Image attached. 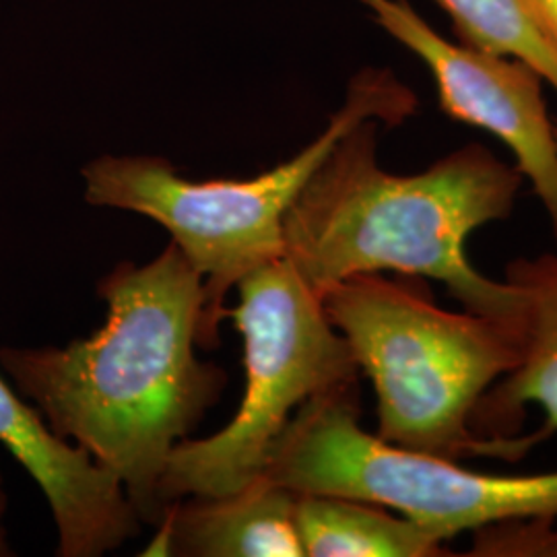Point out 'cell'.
I'll use <instances>...</instances> for the list:
<instances>
[{"label": "cell", "mask_w": 557, "mask_h": 557, "mask_svg": "<svg viewBox=\"0 0 557 557\" xmlns=\"http://www.w3.org/2000/svg\"><path fill=\"white\" fill-rule=\"evenodd\" d=\"M469 48L527 62L557 91V52L522 0H434Z\"/></svg>", "instance_id": "12"}, {"label": "cell", "mask_w": 557, "mask_h": 557, "mask_svg": "<svg viewBox=\"0 0 557 557\" xmlns=\"http://www.w3.org/2000/svg\"><path fill=\"white\" fill-rule=\"evenodd\" d=\"M372 20L432 73L440 110L481 128L515 156L518 172L541 200L557 242L556 122L543 98V77L527 62L446 40L409 0H358Z\"/></svg>", "instance_id": "7"}, {"label": "cell", "mask_w": 557, "mask_h": 557, "mask_svg": "<svg viewBox=\"0 0 557 557\" xmlns=\"http://www.w3.org/2000/svg\"><path fill=\"white\" fill-rule=\"evenodd\" d=\"M379 120L343 135L308 180L285 223V257L322 296L366 273L434 278L469 312L522 324L508 281L485 277L467 239L512 215L522 174L481 143L462 145L418 174L386 172Z\"/></svg>", "instance_id": "2"}, {"label": "cell", "mask_w": 557, "mask_h": 557, "mask_svg": "<svg viewBox=\"0 0 557 557\" xmlns=\"http://www.w3.org/2000/svg\"><path fill=\"white\" fill-rule=\"evenodd\" d=\"M2 508H4V498H2V492H0V512H2ZM4 554H7V543H4V533L0 529V556H4Z\"/></svg>", "instance_id": "15"}, {"label": "cell", "mask_w": 557, "mask_h": 557, "mask_svg": "<svg viewBox=\"0 0 557 557\" xmlns=\"http://www.w3.org/2000/svg\"><path fill=\"white\" fill-rule=\"evenodd\" d=\"M545 40L557 52V0H522Z\"/></svg>", "instance_id": "14"}, {"label": "cell", "mask_w": 557, "mask_h": 557, "mask_svg": "<svg viewBox=\"0 0 557 557\" xmlns=\"http://www.w3.org/2000/svg\"><path fill=\"white\" fill-rule=\"evenodd\" d=\"M504 281L522 299L520 359L479 400L473 428L483 436H515L535 405L545 416L535 434L545 442L557 434V252L508 262Z\"/></svg>", "instance_id": "10"}, {"label": "cell", "mask_w": 557, "mask_h": 557, "mask_svg": "<svg viewBox=\"0 0 557 557\" xmlns=\"http://www.w3.org/2000/svg\"><path fill=\"white\" fill-rule=\"evenodd\" d=\"M499 549L506 557H557V518L506 524L499 533Z\"/></svg>", "instance_id": "13"}, {"label": "cell", "mask_w": 557, "mask_h": 557, "mask_svg": "<svg viewBox=\"0 0 557 557\" xmlns=\"http://www.w3.org/2000/svg\"><path fill=\"white\" fill-rule=\"evenodd\" d=\"M236 289L238 308L227 314L244 338V398L221 432L174 446L160 485L165 510L178 499L218 498L255 483L304 403L359 382L347 341L289 260L260 267Z\"/></svg>", "instance_id": "5"}, {"label": "cell", "mask_w": 557, "mask_h": 557, "mask_svg": "<svg viewBox=\"0 0 557 557\" xmlns=\"http://www.w3.org/2000/svg\"><path fill=\"white\" fill-rule=\"evenodd\" d=\"M320 299L359 372L372 380L379 438L453 460L508 462L541 444L535 432L498 438L473 428L479 400L517 368V324L446 310L428 287L382 273L338 281Z\"/></svg>", "instance_id": "3"}, {"label": "cell", "mask_w": 557, "mask_h": 557, "mask_svg": "<svg viewBox=\"0 0 557 557\" xmlns=\"http://www.w3.org/2000/svg\"><path fill=\"white\" fill-rule=\"evenodd\" d=\"M554 122H556V139H557V119L554 120Z\"/></svg>", "instance_id": "16"}, {"label": "cell", "mask_w": 557, "mask_h": 557, "mask_svg": "<svg viewBox=\"0 0 557 557\" xmlns=\"http://www.w3.org/2000/svg\"><path fill=\"white\" fill-rule=\"evenodd\" d=\"M108 317L66 347L0 349V366L48 428L119 478L140 522L165 517L168 458L220 403L227 374L197 358L202 275L172 242L101 278Z\"/></svg>", "instance_id": "1"}, {"label": "cell", "mask_w": 557, "mask_h": 557, "mask_svg": "<svg viewBox=\"0 0 557 557\" xmlns=\"http://www.w3.org/2000/svg\"><path fill=\"white\" fill-rule=\"evenodd\" d=\"M418 110V96L388 69L351 79L326 128L292 160L244 180H186L153 156H101L83 168L94 207L139 213L163 225L202 275L205 306L197 343L213 349L227 294L260 267L285 257L283 223L337 140L366 120L395 128Z\"/></svg>", "instance_id": "4"}, {"label": "cell", "mask_w": 557, "mask_h": 557, "mask_svg": "<svg viewBox=\"0 0 557 557\" xmlns=\"http://www.w3.org/2000/svg\"><path fill=\"white\" fill-rule=\"evenodd\" d=\"M296 524L308 557H446L442 539L391 508L298 494Z\"/></svg>", "instance_id": "11"}, {"label": "cell", "mask_w": 557, "mask_h": 557, "mask_svg": "<svg viewBox=\"0 0 557 557\" xmlns=\"http://www.w3.org/2000/svg\"><path fill=\"white\" fill-rule=\"evenodd\" d=\"M296 499L267 478L227 496L178 499L145 556L304 557Z\"/></svg>", "instance_id": "9"}, {"label": "cell", "mask_w": 557, "mask_h": 557, "mask_svg": "<svg viewBox=\"0 0 557 557\" xmlns=\"http://www.w3.org/2000/svg\"><path fill=\"white\" fill-rule=\"evenodd\" d=\"M264 478L294 494L379 504L444 543L499 522L557 518V471L483 473L384 442L359 423L358 386L304 403L275 442Z\"/></svg>", "instance_id": "6"}, {"label": "cell", "mask_w": 557, "mask_h": 557, "mask_svg": "<svg viewBox=\"0 0 557 557\" xmlns=\"http://www.w3.org/2000/svg\"><path fill=\"white\" fill-rule=\"evenodd\" d=\"M0 444L36 479L59 531V556L100 557L137 537L140 518L114 473L59 438L40 411L0 379Z\"/></svg>", "instance_id": "8"}]
</instances>
